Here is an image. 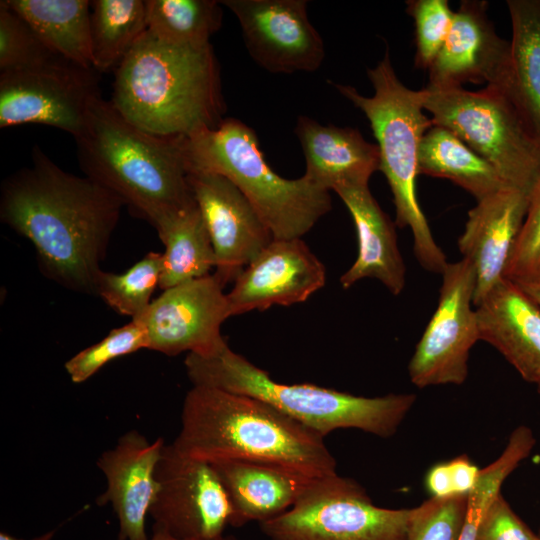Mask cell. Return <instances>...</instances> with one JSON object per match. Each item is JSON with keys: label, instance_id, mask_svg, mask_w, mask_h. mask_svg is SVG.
Returning <instances> with one entry per match:
<instances>
[{"label": "cell", "instance_id": "3", "mask_svg": "<svg viewBox=\"0 0 540 540\" xmlns=\"http://www.w3.org/2000/svg\"><path fill=\"white\" fill-rule=\"evenodd\" d=\"M110 101L134 126L165 137L216 128L226 111L212 45L177 46L148 30L115 70Z\"/></svg>", "mask_w": 540, "mask_h": 540}, {"label": "cell", "instance_id": "46", "mask_svg": "<svg viewBox=\"0 0 540 540\" xmlns=\"http://www.w3.org/2000/svg\"><path fill=\"white\" fill-rule=\"evenodd\" d=\"M538 535H539V537H540V531H539Z\"/></svg>", "mask_w": 540, "mask_h": 540}, {"label": "cell", "instance_id": "28", "mask_svg": "<svg viewBox=\"0 0 540 540\" xmlns=\"http://www.w3.org/2000/svg\"><path fill=\"white\" fill-rule=\"evenodd\" d=\"M146 31V1H91L90 46L93 69L100 72L116 70Z\"/></svg>", "mask_w": 540, "mask_h": 540}, {"label": "cell", "instance_id": "10", "mask_svg": "<svg viewBox=\"0 0 540 540\" xmlns=\"http://www.w3.org/2000/svg\"><path fill=\"white\" fill-rule=\"evenodd\" d=\"M437 307L408 364L413 385H461L468 376V359L480 340L473 308L476 274L465 258L447 264Z\"/></svg>", "mask_w": 540, "mask_h": 540}, {"label": "cell", "instance_id": "40", "mask_svg": "<svg viewBox=\"0 0 540 540\" xmlns=\"http://www.w3.org/2000/svg\"><path fill=\"white\" fill-rule=\"evenodd\" d=\"M517 284V283H516ZM534 301L540 305V283L529 282L518 284Z\"/></svg>", "mask_w": 540, "mask_h": 540}, {"label": "cell", "instance_id": "21", "mask_svg": "<svg viewBox=\"0 0 540 540\" xmlns=\"http://www.w3.org/2000/svg\"><path fill=\"white\" fill-rule=\"evenodd\" d=\"M334 192L350 212L358 240L357 258L341 275V286L348 289L362 279L373 278L393 295H399L406 282V266L395 222L381 209L368 184H346Z\"/></svg>", "mask_w": 540, "mask_h": 540}, {"label": "cell", "instance_id": "1", "mask_svg": "<svg viewBox=\"0 0 540 540\" xmlns=\"http://www.w3.org/2000/svg\"><path fill=\"white\" fill-rule=\"evenodd\" d=\"M124 205L113 191L64 171L36 146L32 165L2 183L0 219L32 243L45 277L96 295L100 265Z\"/></svg>", "mask_w": 540, "mask_h": 540}, {"label": "cell", "instance_id": "27", "mask_svg": "<svg viewBox=\"0 0 540 540\" xmlns=\"http://www.w3.org/2000/svg\"><path fill=\"white\" fill-rule=\"evenodd\" d=\"M155 229L165 247L160 289L207 276L215 268L212 243L196 203L167 216Z\"/></svg>", "mask_w": 540, "mask_h": 540}, {"label": "cell", "instance_id": "32", "mask_svg": "<svg viewBox=\"0 0 540 540\" xmlns=\"http://www.w3.org/2000/svg\"><path fill=\"white\" fill-rule=\"evenodd\" d=\"M140 349H148V336L144 326L133 319L71 357L65 369L72 382L82 383L111 360Z\"/></svg>", "mask_w": 540, "mask_h": 540}, {"label": "cell", "instance_id": "13", "mask_svg": "<svg viewBox=\"0 0 540 540\" xmlns=\"http://www.w3.org/2000/svg\"><path fill=\"white\" fill-rule=\"evenodd\" d=\"M213 273L163 290L135 320L145 328L148 349L175 356L211 355L228 345L221 334L231 317L227 293Z\"/></svg>", "mask_w": 540, "mask_h": 540}, {"label": "cell", "instance_id": "41", "mask_svg": "<svg viewBox=\"0 0 540 540\" xmlns=\"http://www.w3.org/2000/svg\"><path fill=\"white\" fill-rule=\"evenodd\" d=\"M57 529H53V530H50L46 533H43L37 537H34V538H31L29 540H52L55 533H56ZM0 540H25V539H22V538H17L13 535H10L6 532H1L0 533Z\"/></svg>", "mask_w": 540, "mask_h": 540}, {"label": "cell", "instance_id": "16", "mask_svg": "<svg viewBox=\"0 0 540 540\" xmlns=\"http://www.w3.org/2000/svg\"><path fill=\"white\" fill-rule=\"evenodd\" d=\"M325 282V266L301 238H274L234 280L231 317L304 302Z\"/></svg>", "mask_w": 540, "mask_h": 540}, {"label": "cell", "instance_id": "19", "mask_svg": "<svg viewBox=\"0 0 540 540\" xmlns=\"http://www.w3.org/2000/svg\"><path fill=\"white\" fill-rule=\"evenodd\" d=\"M528 202L526 193L504 187L478 200L469 210L458 248L475 270L474 307L504 278Z\"/></svg>", "mask_w": 540, "mask_h": 540}, {"label": "cell", "instance_id": "33", "mask_svg": "<svg viewBox=\"0 0 540 540\" xmlns=\"http://www.w3.org/2000/svg\"><path fill=\"white\" fill-rule=\"evenodd\" d=\"M60 57L42 43L28 24L6 4L5 0L0 2L1 72L42 65Z\"/></svg>", "mask_w": 540, "mask_h": 540}, {"label": "cell", "instance_id": "31", "mask_svg": "<svg viewBox=\"0 0 540 540\" xmlns=\"http://www.w3.org/2000/svg\"><path fill=\"white\" fill-rule=\"evenodd\" d=\"M162 267V253L149 252L124 273L101 270L96 279V295L117 313L136 319L151 304Z\"/></svg>", "mask_w": 540, "mask_h": 540}, {"label": "cell", "instance_id": "11", "mask_svg": "<svg viewBox=\"0 0 540 540\" xmlns=\"http://www.w3.org/2000/svg\"><path fill=\"white\" fill-rule=\"evenodd\" d=\"M93 71L60 57L1 72L0 127L41 124L78 137L92 103L100 96Z\"/></svg>", "mask_w": 540, "mask_h": 540}, {"label": "cell", "instance_id": "34", "mask_svg": "<svg viewBox=\"0 0 540 540\" xmlns=\"http://www.w3.org/2000/svg\"><path fill=\"white\" fill-rule=\"evenodd\" d=\"M468 495L430 497L412 508L407 540H458Z\"/></svg>", "mask_w": 540, "mask_h": 540}, {"label": "cell", "instance_id": "42", "mask_svg": "<svg viewBox=\"0 0 540 540\" xmlns=\"http://www.w3.org/2000/svg\"><path fill=\"white\" fill-rule=\"evenodd\" d=\"M153 534L149 540H178L163 530L152 528Z\"/></svg>", "mask_w": 540, "mask_h": 540}, {"label": "cell", "instance_id": "9", "mask_svg": "<svg viewBox=\"0 0 540 540\" xmlns=\"http://www.w3.org/2000/svg\"><path fill=\"white\" fill-rule=\"evenodd\" d=\"M411 510L379 507L358 482L334 473L312 479L259 528L269 540H407Z\"/></svg>", "mask_w": 540, "mask_h": 540}, {"label": "cell", "instance_id": "12", "mask_svg": "<svg viewBox=\"0 0 540 540\" xmlns=\"http://www.w3.org/2000/svg\"><path fill=\"white\" fill-rule=\"evenodd\" d=\"M157 492L149 516L153 528L178 540H218L232 510L212 464L165 445L156 466Z\"/></svg>", "mask_w": 540, "mask_h": 540}, {"label": "cell", "instance_id": "20", "mask_svg": "<svg viewBox=\"0 0 540 540\" xmlns=\"http://www.w3.org/2000/svg\"><path fill=\"white\" fill-rule=\"evenodd\" d=\"M480 340L492 345L529 383L540 384V305L503 278L475 307Z\"/></svg>", "mask_w": 540, "mask_h": 540}, {"label": "cell", "instance_id": "4", "mask_svg": "<svg viewBox=\"0 0 540 540\" xmlns=\"http://www.w3.org/2000/svg\"><path fill=\"white\" fill-rule=\"evenodd\" d=\"M184 137L145 132L99 96L74 139L85 176L113 191L155 228L196 203L188 183Z\"/></svg>", "mask_w": 540, "mask_h": 540}, {"label": "cell", "instance_id": "18", "mask_svg": "<svg viewBox=\"0 0 540 540\" xmlns=\"http://www.w3.org/2000/svg\"><path fill=\"white\" fill-rule=\"evenodd\" d=\"M487 9L488 2L483 0L461 1L448 36L429 68L428 85L496 83L507 64L510 42L496 33Z\"/></svg>", "mask_w": 540, "mask_h": 540}, {"label": "cell", "instance_id": "2", "mask_svg": "<svg viewBox=\"0 0 540 540\" xmlns=\"http://www.w3.org/2000/svg\"><path fill=\"white\" fill-rule=\"evenodd\" d=\"M172 445L209 463L245 460L281 465L311 478L336 472L324 437L257 398L192 386Z\"/></svg>", "mask_w": 540, "mask_h": 540}, {"label": "cell", "instance_id": "29", "mask_svg": "<svg viewBox=\"0 0 540 540\" xmlns=\"http://www.w3.org/2000/svg\"><path fill=\"white\" fill-rule=\"evenodd\" d=\"M147 30L157 39L186 47H204L222 25L220 1L146 0Z\"/></svg>", "mask_w": 540, "mask_h": 540}, {"label": "cell", "instance_id": "37", "mask_svg": "<svg viewBox=\"0 0 540 540\" xmlns=\"http://www.w3.org/2000/svg\"><path fill=\"white\" fill-rule=\"evenodd\" d=\"M476 540H540V537L514 512L500 493L486 510Z\"/></svg>", "mask_w": 540, "mask_h": 540}, {"label": "cell", "instance_id": "6", "mask_svg": "<svg viewBox=\"0 0 540 540\" xmlns=\"http://www.w3.org/2000/svg\"><path fill=\"white\" fill-rule=\"evenodd\" d=\"M367 75L373 96H363L350 85L332 84L370 122L380 152V170L393 195L396 226L411 230L419 264L427 271L442 274L448 262L417 197L419 147L425 132L433 126L431 118L423 113V89L412 90L399 80L388 50L375 67L367 69Z\"/></svg>", "mask_w": 540, "mask_h": 540}, {"label": "cell", "instance_id": "5", "mask_svg": "<svg viewBox=\"0 0 540 540\" xmlns=\"http://www.w3.org/2000/svg\"><path fill=\"white\" fill-rule=\"evenodd\" d=\"M184 365L192 385L257 398L324 438L347 428L389 438L416 402L412 393L364 397L314 384L280 383L228 345L211 355L189 353Z\"/></svg>", "mask_w": 540, "mask_h": 540}, {"label": "cell", "instance_id": "25", "mask_svg": "<svg viewBox=\"0 0 540 540\" xmlns=\"http://www.w3.org/2000/svg\"><path fill=\"white\" fill-rule=\"evenodd\" d=\"M52 52L93 69L90 46L91 1L5 0ZM94 70V69H93Z\"/></svg>", "mask_w": 540, "mask_h": 540}, {"label": "cell", "instance_id": "8", "mask_svg": "<svg viewBox=\"0 0 540 540\" xmlns=\"http://www.w3.org/2000/svg\"><path fill=\"white\" fill-rule=\"evenodd\" d=\"M424 110L433 125L447 128L490 163L505 184L528 196L540 177V144L495 88L427 85Z\"/></svg>", "mask_w": 540, "mask_h": 540}, {"label": "cell", "instance_id": "45", "mask_svg": "<svg viewBox=\"0 0 540 540\" xmlns=\"http://www.w3.org/2000/svg\"><path fill=\"white\" fill-rule=\"evenodd\" d=\"M537 282H539V283H540V276H539V279H538V281H537Z\"/></svg>", "mask_w": 540, "mask_h": 540}, {"label": "cell", "instance_id": "44", "mask_svg": "<svg viewBox=\"0 0 540 540\" xmlns=\"http://www.w3.org/2000/svg\"><path fill=\"white\" fill-rule=\"evenodd\" d=\"M537 391H538V393L540 394V384L537 385Z\"/></svg>", "mask_w": 540, "mask_h": 540}, {"label": "cell", "instance_id": "7", "mask_svg": "<svg viewBox=\"0 0 540 540\" xmlns=\"http://www.w3.org/2000/svg\"><path fill=\"white\" fill-rule=\"evenodd\" d=\"M189 173L229 179L255 208L275 239L301 238L327 214L331 197L306 177L287 179L265 160L255 131L236 118L184 137Z\"/></svg>", "mask_w": 540, "mask_h": 540}, {"label": "cell", "instance_id": "17", "mask_svg": "<svg viewBox=\"0 0 540 540\" xmlns=\"http://www.w3.org/2000/svg\"><path fill=\"white\" fill-rule=\"evenodd\" d=\"M165 445L162 438L149 441L130 430L96 462L106 478V489L96 502L111 504L119 522L118 540H149L145 521L156 496L155 471Z\"/></svg>", "mask_w": 540, "mask_h": 540}, {"label": "cell", "instance_id": "38", "mask_svg": "<svg viewBox=\"0 0 540 540\" xmlns=\"http://www.w3.org/2000/svg\"><path fill=\"white\" fill-rule=\"evenodd\" d=\"M446 462L453 494L469 495L478 481L481 469L465 454Z\"/></svg>", "mask_w": 540, "mask_h": 540}, {"label": "cell", "instance_id": "36", "mask_svg": "<svg viewBox=\"0 0 540 540\" xmlns=\"http://www.w3.org/2000/svg\"><path fill=\"white\" fill-rule=\"evenodd\" d=\"M540 276V177L529 194L526 217L504 277L517 283L537 282Z\"/></svg>", "mask_w": 540, "mask_h": 540}, {"label": "cell", "instance_id": "26", "mask_svg": "<svg viewBox=\"0 0 540 540\" xmlns=\"http://www.w3.org/2000/svg\"><path fill=\"white\" fill-rule=\"evenodd\" d=\"M419 173L448 179L477 201L508 187L490 163L439 125L431 126L421 140Z\"/></svg>", "mask_w": 540, "mask_h": 540}, {"label": "cell", "instance_id": "22", "mask_svg": "<svg viewBox=\"0 0 540 540\" xmlns=\"http://www.w3.org/2000/svg\"><path fill=\"white\" fill-rule=\"evenodd\" d=\"M294 132L305 157L303 176L324 190L368 184L371 175L380 170L377 144L366 141L354 128L322 125L302 115Z\"/></svg>", "mask_w": 540, "mask_h": 540}, {"label": "cell", "instance_id": "14", "mask_svg": "<svg viewBox=\"0 0 540 540\" xmlns=\"http://www.w3.org/2000/svg\"><path fill=\"white\" fill-rule=\"evenodd\" d=\"M239 21L252 59L271 73L314 72L325 58L306 0H223Z\"/></svg>", "mask_w": 540, "mask_h": 540}, {"label": "cell", "instance_id": "23", "mask_svg": "<svg viewBox=\"0 0 540 540\" xmlns=\"http://www.w3.org/2000/svg\"><path fill=\"white\" fill-rule=\"evenodd\" d=\"M227 493L230 526L272 519L292 507L312 479L290 468L257 461L211 463Z\"/></svg>", "mask_w": 540, "mask_h": 540}, {"label": "cell", "instance_id": "30", "mask_svg": "<svg viewBox=\"0 0 540 540\" xmlns=\"http://www.w3.org/2000/svg\"><path fill=\"white\" fill-rule=\"evenodd\" d=\"M535 443L532 430L520 425L512 431L500 456L480 470L478 481L468 495L465 519L458 540H476L486 510L501 493L506 478L530 455Z\"/></svg>", "mask_w": 540, "mask_h": 540}, {"label": "cell", "instance_id": "15", "mask_svg": "<svg viewBox=\"0 0 540 540\" xmlns=\"http://www.w3.org/2000/svg\"><path fill=\"white\" fill-rule=\"evenodd\" d=\"M188 183L215 255V276L225 285L274 239L245 195L224 176L189 173Z\"/></svg>", "mask_w": 540, "mask_h": 540}, {"label": "cell", "instance_id": "35", "mask_svg": "<svg viewBox=\"0 0 540 540\" xmlns=\"http://www.w3.org/2000/svg\"><path fill=\"white\" fill-rule=\"evenodd\" d=\"M406 4L415 24V66L429 70L448 36L454 11L448 0H410Z\"/></svg>", "mask_w": 540, "mask_h": 540}, {"label": "cell", "instance_id": "43", "mask_svg": "<svg viewBox=\"0 0 540 540\" xmlns=\"http://www.w3.org/2000/svg\"><path fill=\"white\" fill-rule=\"evenodd\" d=\"M218 540H239L233 536H223L222 538L218 539Z\"/></svg>", "mask_w": 540, "mask_h": 540}, {"label": "cell", "instance_id": "24", "mask_svg": "<svg viewBox=\"0 0 540 540\" xmlns=\"http://www.w3.org/2000/svg\"><path fill=\"white\" fill-rule=\"evenodd\" d=\"M512 25L509 57L491 86L512 105L540 144V0H508Z\"/></svg>", "mask_w": 540, "mask_h": 540}, {"label": "cell", "instance_id": "39", "mask_svg": "<svg viewBox=\"0 0 540 540\" xmlns=\"http://www.w3.org/2000/svg\"><path fill=\"white\" fill-rule=\"evenodd\" d=\"M425 486L431 497L441 498L454 495L447 462L433 465L426 474Z\"/></svg>", "mask_w": 540, "mask_h": 540}]
</instances>
